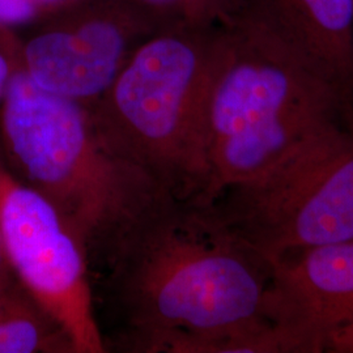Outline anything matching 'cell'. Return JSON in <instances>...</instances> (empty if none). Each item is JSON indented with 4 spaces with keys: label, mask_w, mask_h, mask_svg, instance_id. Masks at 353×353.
Here are the masks:
<instances>
[{
    "label": "cell",
    "mask_w": 353,
    "mask_h": 353,
    "mask_svg": "<svg viewBox=\"0 0 353 353\" xmlns=\"http://www.w3.org/2000/svg\"><path fill=\"white\" fill-rule=\"evenodd\" d=\"M121 351L283 353L265 318L270 267L210 204L172 201L102 271Z\"/></svg>",
    "instance_id": "cell-1"
},
{
    "label": "cell",
    "mask_w": 353,
    "mask_h": 353,
    "mask_svg": "<svg viewBox=\"0 0 353 353\" xmlns=\"http://www.w3.org/2000/svg\"><path fill=\"white\" fill-rule=\"evenodd\" d=\"M0 134L13 174L54 205L90 276L140 224L176 201L109 135L92 105L39 88L21 67L0 102Z\"/></svg>",
    "instance_id": "cell-2"
},
{
    "label": "cell",
    "mask_w": 353,
    "mask_h": 353,
    "mask_svg": "<svg viewBox=\"0 0 353 353\" xmlns=\"http://www.w3.org/2000/svg\"><path fill=\"white\" fill-rule=\"evenodd\" d=\"M347 121L353 103L327 76L259 26L232 17L221 24L204 108L202 203Z\"/></svg>",
    "instance_id": "cell-3"
},
{
    "label": "cell",
    "mask_w": 353,
    "mask_h": 353,
    "mask_svg": "<svg viewBox=\"0 0 353 353\" xmlns=\"http://www.w3.org/2000/svg\"><path fill=\"white\" fill-rule=\"evenodd\" d=\"M221 26H166L92 105L103 128L178 201L207 190L204 108Z\"/></svg>",
    "instance_id": "cell-4"
},
{
    "label": "cell",
    "mask_w": 353,
    "mask_h": 353,
    "mask_svg": "<svg viewBox=\"0 0 353 353\" xmlns=\"http://www.w3.org/2000/svg\"><path fill=\"white\" fill-rule=\"evenodd\" d=\"M207 204L267 265L353 239V121L328 127Z\"/></svg>",
    "instance_id": "cell-5"
},
{
    "label": "cell",
    "mask_w": 353,
    "mask_h": 353,
    "mask_svg": "<svg viewBox=\"0 0 353 353\" xmlns=\"http://www.w3.org/2000/svg\"><path fill=\"white\" fill-rule=\"evenodd\" d=\"M0 239L13 272L63 328L75 353L106 352L84 252L54 205L1 163Z\"/></svg>",
    "instance_id": "cell-6"
},
{
    "label": "cell",
    "mask_w": 353,
    "mask_h": 353,
    "mask_svg": "<svg viewBox=\"0 0 353 353\" xmlns=\"http://www.w3.org/2000/svg\"><path fill=\"white\" fill-rule=\"evenodd\" d=\"M164 29L135 0H61L21 41V68L39 88L93 105L131 54Z\"/></svg>",
    "instance_id": "cell-7"
},
{
    "label": "cell",
    "mask_w": 353,
    "mask_h": 353,
    "mask_svg": "<svg viewBox=\"0 0 353 353\" xmlns=\"http://www.w3.org/2000/svg\"><path fill=\"white\" fill-rule=\"evenodd\" d=\"M265 316L296 353L322 352L353 327V239L268 263Z\"/></svg>",
    "instance_id": "cell-8"
},
{
    "label": "cell",
    "mask_w": 353,
    "mask_h": 353,
    "mask_svg": "<svg viewBox=\"0 0 353 353\" xmlns=\"http://www.w3.org/2000/svg\"><path fill=\"white\" fill-rule=\"evenodd\" d=\"M233 17L278 38L353 103L352 0H240Z\"/></svg>",
    "instance_id": "cell-9"
},
{
    "label": "cell",
    "mask_w": 353,
    "mask_h": 353,
    "mask_svg": "<svg viewBox=\"0 0 353 353\" xmlns=\"http://www.w3.org/2000/svg\"><path fill=\"white\" fill-rule=\"evenodd\" d=\"M0 353H75L65 331L11 265L0 271Z\"/></svg>",
    "instance_id": "cell-10"
},
{
    "label": "cell",
    "mask_w": 353,
    "mask_h": 353,
    "mask_svg": "<svg viewBox=\"0 0 353 353\" xmlns=\"http://www.w3.org/2000/svg\"><path fill=\"white\" fill-rule=\"evenodd\" d=\"M161 26L210 28L227 23L240 0H135Z\"/></svg>",
    "instance_id": "cell-11"
},
{
    "label": "cell",
    "mask_w": 353,
    "mask_h": 353,
    "mask_svg": "<svg viewBox=\"0 0 353 353\" xmlns=\"http://www.w3.org/2000/svg\"><path fill=\"white\" fill-rule=\"evenodd\" d=\"M21 67L20 36L0 21V102L13 72Z\"/></svg>",
    "instance_id": "cell-12"
},
{
    "label": "cell",
    "mask_w": 353,
    "mask_h": 353,
    "mask_svg": "<svg viewBox=\"0 0 353 353\" xmlns=\"http://www.w3.org/2000/svg\"><path fill=\"white\" fill-rule=\"evenodd\" d=\"M10 265L8 261H7V256H6V252L3 249V245H1V239H0V271L7 268Z\"/></svg>",
    "instance_id": "cell-13"
},
{
    "label": "cell",
    "mask_w": 353,
    "mask_h": 353,
    "mask_svg": "<svg viewBox=\"0 0 353 353\" xmlns=\"http://www.w3.org/2000/svg\"><path fill=\"white\" fill-rule=\"evenodd\" d=\"M352 4H353V0H352Z\"/></svg>",
    "instance_id": "cell-14"
}]
</instances>
